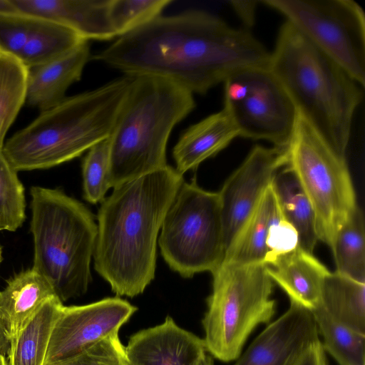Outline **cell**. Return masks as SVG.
Segmentation results:
<instances>
[{
    "label": "cell",
    "instance_id": "obj_1",
    "mask_svg": "<svg viewBox=\"0 0 365 365\" xmlns=\"http://www.w3.org/2000/svg\"><path fill=\"white\" fill-rule=\"evenodd\" d=\"M269 58L250 31L200 10L161 15L93 56L125 76L163 78L201 95L239 71L269 67Z\"/></svg>",
    "mask_w": 365,
    "mask_h": 365
},
{
    "label": "cell",
    "instance_id": "obj_2",
    "mask_svg": "<svg viewBox=\"0 0 365 365\" xmlns=\"http://www.w3.org/2000/svg\"><path fill=\"white\" fill-rule=\"evenodd\" d=\"M183 181L168 165L114 187L101 202L94 267L116 296H138L154 279L158 234Z\"/></svg>",
    "mask_w": 365,
    "mask_h": 365
},
{
    "label": "cell",
    "instance_id": "obj_3",
    "mask_svg": "<svg viewBox=\"0 0 365 365\" xmlns=\"http://www.w3.org/2000/svg\"><path fill=\"white\" fill-rule=\"evenodd\" d=\"M268 68L296 108L346 155L364 88L286 21L270 52Z\"/></svg>",
    "mask_w": 365,
    "mask_h": 365
},
{
    "label": "cell",
    "instance_id": "obj_4",
    "mask_svg": "<svg viewBox=\"0 0 365 365\" xmlns=\"http://www.w3.org/2000/svg\"><path fill=\"white\" fill-rule=\"evenodd\" d=\"M134 77L125 76L66 97L4 143L16 171L46 169L80 156L111 134Z\"/></svg>",
    "mask_w": 365,
    "mask_h": 365
},
{
    "label": "cell",
    "instance_id": "obj_5",
    "mask_svg": "<svg viewBox=\"0 0 365 365\" xmlns=\"http://www.w3.org/2000/svg\"><path fill=\"white\" fill-rule=\"evenodd\" d=\"M195 106L193 94L170 81L135 76L109 136L110 187L167 166L170 135Z\"/></svg>",
    "mask_w": 365,
    "mask_h": 365
},
{
    "label": "cell",
    "instance_id": "obj_6",
    "mask_svg": "<svg viewBox=\"0 0 365 365\" xmlns=\"http://www.w3.org/2000/svg\"><path fill=\"white\" fill-rule=\"evenodd\" d=\"M32 269L64 302L84 294L92 281L98 225L91 210L58 189L31 188Z\"/></svg>",
    "mask_w": 365,
    "mask_h": 365
},
{
    "label": "cell",
    "instance_id": "obj_7",
    "mask_svg": "<svg viewBox=\"0 0 365 365\" xmlns=\"http://www.w3.org/2000/svg\"><path fill=\"white\" fill-rule=\"evenodd\" d=\"M212 275V292L202 319L203 340L211 356L230 362L241 355L253 330L274 315V284L264 264L222 263Z\"/></svg>",
    "mask_w": 365,
    "mask_h": 365
},
{
    "label": "cell",
    "instance_id": "obj_8",
    "mask_svg": "<svg viewBox=\"0 0 365 365\" xmlns=\"http://www.w3.org/2000/svg\"><path fill=\"white\" fill-rule=\"evenodd\" d=\"M284 167L297 179L312 207L319 240L331 247L358 207L346 160L297 108L291 136L282 148Z\"/></svg>",
    "mask_w": 365,
    "mask_h": 365
},
{
    "label": "cell",
    "instance_id": "obj_9",
    "mask_svg": "<svg viewBox=\"0 0 365 365\" xmlns=\"http://www.w3.org/2000/svg\"><path fill=\"white\" fill-rule=\"evenodd\" d=\"M158 243L168 267L184 278L215 271L225 247L218 192L183 181L164 217Z\"/></svg>",
    "mask_w": 365,
    "mask_h": 365
},
{
    "label": "cell",
    "instance_id": "obj_10",
    "mask_svg": "<svg viewBox=\"0 0 365 365\" xmlns=\"http://www.w3.org/2000/svg\"><path fill=\"white\" fill-rule=\"evenodd\" d=\"M307 41L365 85V16L352 0H263Z\"/></svg>",
    "mask_w": 365,
    "mask_h": 365
},
{
    "label": "cell",
    "instance_id": "obj_11",
    "mask_svg": "<svg viewBox=\"0 0 365 365\" xmlns=\"http://www.w3.org/2000/svg\"><path fill=\"white\" fill-rule=\"evenodd\" d=\"M224 106L239 136L283 148L292 133L297 108L269 68L242 70L224 83Z\"/></svg>",
    "mask_w": 365,
    "mask_h": 365
},
{
    "label": "cell",
    "instance_id": "obj_12",
    "mask_svg": "<svg viewBox=\"0 0 365 365\" xmlns=\"http://www.w3.org/2000/svg\"><path fill=\"white\" fill-rule=\"evenodd\" d=\"M138 308L119 297L63 306L54 323L43 365H56L118 334Z\"/></svg>",
    "mask_w": 365,
    "mask_h": 365
},
{
    "label": "cell",
    "instance_id": "obj_13",
    "mask_svg": "<svg viewBox=\"0 0 365 365\" xmlns=\"http://www.w3.org/2000/svg\"><path fill=\"white\" fill-rule=\"evenodd\" d=\"M284 165L282 148L257 145L217 192L225 251Z\"/></svg>",
    "mask_w": 365,
    "mask_h": 365
},
{
    "label": "cell",
    "instance_id": "obj_14",
    "mask_svg": "<svg viewBox=\"0 0 365 365\" xmlns=\"http://www.w3.org/2000/svg\"><path fill=\"white\" fill-rule=\"evenodd\" d=\"M320 341L312 311L290 302L289 309L252 341L234 365H297Z\"/></svg>",
    "mask_w": 365,
    "mask_h": 365
},
{
    "label": "cell",
    "instance_id": "obj_15",
    "mask_svg": "<svg viewBox=\"0 0 365 365\" xmlns=\"http://www.w3.org/2000/svg\"><path fill=\"white\" fill-rule=\"evenodd\" d=\"M125 351L129 365H196L207 352L203 339L178 326L170 316L133 334Z\"/></svg>",
    "mask_w": 365,
    "mask_h": 365
},
{
    "label": "cell",
    "instance_id": "obj_16",
    "mask_svg": "<svg viewBox=\"0 0 365 365\" xmlns=\"http://www.w3.org/2000/svg\"><path fill=\"white\" fill-rule=\"evenodd\" d=\"M110 0H11L19 12L47 19L83 39L116 37L109 17Z\"/></svg>",
    "mask_w": 365,
    "mask_h": 365
},
{
    "label": "cell",
    "instance_id": "obj_17",
    "mask_svg": "<svg viewBox=\"0 0 365 365\" xmlns=\"http://www.w3.org/2000/svg\"><path fill=\"white\" fill-rule=\"evenodd\" d=\"M264 266L269 277L286 292L290 302L311 311L319 305L330 272L313 254L298 247Z\"/></svg>",
    "mask_w": 365,
    "mask_h": 365
},
{
    "label": "cell",
    "instance_id": "obj_18",
    "mask_svg": "<svg viewBox=\"0 0 365 365\" xmlns=\"http://www.w3.org/2000/svg\"><path fill=\"white\" fill-rule=\"evenodd\" d=\"M90 58L86 41L59 58L28 69L26 102L41 112L59 104L69 86L81 79Z\"/></svg>",
    "mask_w": 365,
    "mask_h": 365
},
{
    "label": "cell",
    "instance_id": "obj_19",
    "mask_svg": "<svg viewBox=\"0 0 365 365\" xmlns=\"http://www.w3.org/2000/svg\"><path fill=\"white\" fill-rule=\"evenodd\" d=\"M239 132L229 111L223 107L188 127L173 149L175 170L183 174L196 170L204 160L225 149Z\"/></svg>",
    "mask_w": 365,
    "mask_h": 365
},
{
    "label": "cell",
    "instance_id": "obj_20",
    "mask_svg": "<svg viewBox=\"0 0 365 365\" xmlns=\"http://www.w3.org/2000/svg\"><path fill=\"white\" fill-rule=\"evenodd\" d=\"M55 297L49 282L32 268L7 280L6 286L0 291V319L10 340Z\"/></svg>",
    "mask_w": 365,
    "mask_h": 365
},
{
    "label": "cell",
    "instance_id": "obj_21",
    "mask_svg": "<svg viewBox=\"0 0 365 365\" xmlns=\"http://www.w3.org/2000/svg\"><path fill=\"white\" fill-rule=\"evenodd\" d=\"M283 217L272 183L227 248L222 263L235 265L264 264L270 226Z\"/></svg>",
    "mask_w": 365,
    "mask_h": 365
},
{
    "label": "cell",
    "instance_id": "obj_22",
    "mask_svg": "<svg viewBox=\"0 0 365 365\" xmlns=\"http://www.w3.org/2000/svg\"><path fill=\"white\" fill-rule=\"evenodd\" d=\"M319 306L336 321L365 334V282L330 272Z\"/></svg>",
    "mask_w": 365,
    "mask_h": 365
},
{
    "label": "cell",
    "instance_id": "obj_23",
    "mask_svg": "<svg viewBox=\"0 0 365 365\" xmlns=\"http://www.w3.org/2000/svg\"><path fill=\"white\" fill-rule=\"evenodd\" d=\"M63 305L57 297L49 299L10 340L7 365H43L51 334Z\"/></svg>",
    "mask_w": 365,
    "mask_h": 365
},
{
    "label": "cell",
    "instance_id": "obj_24",
    "mask_svg": "<svg viewBox=\"0 0 365 365\" xmlns=\"http://www.w3.org/2000/svg\"><path fill=\"white\" fill-rule=\"evenodd\" d=\"M272 185L284 218L298 233L299 247L313 254L319 240L314 214L297 179L283 167L276 175Z\"/></svg>",
    "mask_w": 365,
    "mask_h": 365
},
{
    "label": "cell",
    "instance_id": "obj_25",
    "mask_svg": "<svg viewBox=\"0 0 365 365\" xmlns=\"http://www.w3.org/2000/svg\"><path fill=\"white\" fill-rule=\"evenodd\" d=\"M36 18L32 34L17 57L28 69L59 58L86 41L64 26Z\"/></svg>",
    "mask_w": 365,
    "mask_h": 365
},
{
    "label": "cell",
    "instance_id": "obj_26",
    "mask_svg": "<svg viewBox=\"0 0 365 365\" xmlns=\"http://www.w3.org/2000/svg\"><path fill=\"white\" fill-rule=\"evenodd\" d=\"M330 248L336 272L365 282L364 217L359 206L339 229Z\"/></svg>",
    "mask_w": 365,
    "mask_h": 365
},
{
    "label": "cell",
    "instance_id": "obj_27",
    "mask_svg": "<svg viewBox=\"0 0 365 365\" xmlns=\"http://www.w3.org/2000/svg\"><path fill=\"white\" fill-rule=\"evenodd\" d=\"M324 350L339 365H365V334L333 319L321 306L312 310Z\"/></svg>",
    "mask_w": 365,
    "mask_h": 365
},
{
    "label": "cell",
    "instance_id": "obj_28",
    "mask_svg": "<svg viewBox=\"0 0 365 365\" xmlns=\"http://www.w3.org/2000/svg\"><path fill=\"white\" fill-rule=\"evenodd\" d=\"M28 68L16 58L0 53V153L10 126L26 102Z\"/></svg>",
    "mask_w": 365,
    "mask_h": 365
},
{
    "label": "cell",
    "instance_id": "obj_29",
    "mask_svg": "<svg viewBox=\"0 0 365 365\" xmlns=\"http://www.w3.org/2000/svg\"><path fill=\"white\" fill-rule=\"evenodd\" d=\"M24 187L16 171L0 153V231L14 232L26 219Z\"/></svg>",
    "mask_w": 365,
    "mask_h": 365
},
{
    "label": "cell",
    "instance_id": "obj_30",
    "mask_svg": "<svg viewBox=\"0 0 365 365\" xmlns=\"http://www.w3.org/2000/svg\"><path fill=\"white\" fill-rule=\"evenodd\" d=\"M172 0H110L109 17L116 34L121 36L161 16Z\"/></svg>",
    "mask_w": 365,
    "mask_h": 365
},
{
    "label": "cell",
    "instance_id": "obj_31",
    "mask_svg": "<svg viewBox=\"0 0 365 365\" xmlns=\"http://www.w3.org/2000/svg\"><path fill=\"white\" fill-rule=\"evenodd\" d=\"M109 150L110 141L108 138L93 145L83 159V197L90 203H101L110 188L108 180Z\"/></svg>",
    "mask_w": 365,
    "mask_h": 365
},
{
    "label": "cell",
    "instance_id": "obj_32",
    "mask_svg": "<svg viewBox=\"0 0 365 365\" xmlns=\"http://www.w3.org/2000/svg\"><path fill=\"white\" fill-rule=\"evenodd\" d=\"M36 21V16L20 12L0 14V53L17 58Z\"/></svg>",
    "mask_w": 365,
    "mask_h": 365
},
{
    "label": "cell",
    "instance_id": "obj_33",
    "mask_svg": "<svg viewBox=\"0 0 365 365\" xmlns=\"http://www.w3.org/2000/svg\"><path fill=\"white\" fill-rule=\"evenodd\" d=\"M56 365H129L125 346L118 333L96 344L81 354Z\"/></svg>",
    "mask_w": 365,
    "mask_h": 365
},
{
    "label": "cell",
    "instance_id": "obj_34",
    "mask_svg": "<svg viewBox=\"0 0 365 365\" xmlns=\"http://www.w3.org/2000/svg\"><path fill=\"white\" fill-rule=\"evenodd\" d=\"M266 247L267 252L264 264L299 247V236L296 229L282 217L270 226Z\"/></svg>",
    "mask_w": 365,
    "mask_h": 365
},
{
    "label": "cell",
    "instance_id": "obj_35",
    "mask_svg": "<svg viewBox=\"0 0 365 365\" xmlns=\"http://www.w3.org/2000/svg\"><path fill=\"white\" fill-rule=\"evenodd\" d=\"M259 1L232 0L230 1L232 8L242 22L245 29L249 30L255 22L256 9Z\"/></svg>",
    "mask_w": 365,
    "mask_h": 365
},
{
    "label": "cell",
    "instance_id": "obj_36",
    "mask_svg": "<svg viewBox=\"0 0 365 365\" xmlns=\"http://www.w3.org/2000/svg\"><path fill=\"white\" fill-rule=\"evenodd\" d=\"M297 365H329L321 341L312 346Z\"/></svg>",
    "mask_w": 365,
    "mask_h": 365
},
{
    "label": "cell",
    "instance_id": "obj_37",
    "mask_svg": "<svg viewBox=\"0 0 365 365\" xmlns=\"http://www.w3.org/2000/svg\"><path fill=\"white\" fill-rule=\"evenodd\" d=\"M10 348V338L0 319V356L7 357Z\"/></svg>",
    "mask_w": 365,
    "mask_h": 365
},
{
    "label": "cell",
    "instance_id": "obj_38",
    "mask_svg": "<svg viewBox=\"0 0 365 365\" xmlns=\"http://www.w3.org/2000/svg\"><path fill=\"white\" fill-rule=\"evenodd\" d=\"M19 13L11 0H0V14H11Z\"/></svg>",
    "mask_w": 365,
    "mask_h": 365
},
{
    "label": "cell",
    "instance_id": "obj_39",
    "mask_svg": "<svg viewBox=\"0 0 365 365\" xmlns=\"http://www.w3.org/2000/svg\"><path fill=\"white\" fill-rule=\"evenodd\" d=\"M196 365H214L213 359L210 355L205 354Z\"/></svg>",
    "mask_w": 365,
    "mask_h": 365
},
{
    "label": "cell",
    "instance_id": "obj_40",
    "mask_svg": "<svg viewBox=\"0 0 365 365\" xmlns=\"http://www.w3.org/2000/svg\"><path fill=\"white\" fill-rule=\"evenodd\" d=\"M0 365H7V361L4 356H0Z\"/></svg>",
    "mask_w": 365,
    "mask_h": 365
},
{
    "label": "cell",
    "instance_id": "obj_41",
    "mask_svg": "<svg viewBox=\"0 0 365 365\" xmlns=\"http://www.w3.org/2000/svg\"><path fill=\"white\" fill-rule=\"evenodd\" d=\"M2 259H3V257H2V247L0 245V264L1 263Z\"/></svg>",
    "mask_w": 365,
    "mask_h": 365
}]
</instances>
